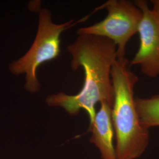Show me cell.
<instances>
[{"instance_id":"1","label":"cell","mask_w":159,"mask_h":159,"mask_svg":"<svg viewBox=\"0 0 159 159\" xmlns=\"http://www.w3.org/2000/svg\"><path fill=\"white\" fill-rule=\"evenodd\" d=\"M71 56V68L76 71L83 68L84 84L75 95L58 92L47 97L50 107H61L75 116L83 109L87 114L90 125L94 121L98 103L106 102L113 106L114 89L111 71L117 58V46L108 39L90 34H79L67 47Z\"/></svg>"},{"instance_id":"2","label":"cell","mask_w":159,"mask_h":159,"mask_svg":"<svg viewBox=\"0 0 159 159\" xmlns=\"http://www.w3.org/2000/svg\"><path fill=\"white\" fill-rule=\"evenodd\" d=\"M125 57L116 60L111 77L114 89L111 119L117 159H136L145 152L149 131L141 123L135 104L134 87L139 77Z\"/></svg>"},{"instance_id":"3","label":"cell","mask_w":159,"mask_h":159,"mask_svg":"<svg viewBox=\"0 0 159 159\" xmlns=\"http://www.w3.org/2000/svg\"><path fill=\"white\" fill-rule=\"evenodd\" d=\"M74 20L62 24L52 21L51 11L46 8L39 12V24L34 41L27 52L9 65L12 74L24 75L25 90L31 94L39 93L41 84L37 77V69L44 63L55 60L61 52L60 37L73 26Z\"/></svg>"},{"instance_id":"4","label":"cell","mask_w":159,"mask_h":159,"mask_svg":"<svg viewBox=\"0 0 159 159\" xmlns=\"http://www.w3.org/2000/svg\"><path fill=\"white\" fill-rule=\"evenodd\" d=\"M101 8L107 11L105 18L93 25L80 28L77 34H90L111 40L117 46V58H125L128 42L138 33L142 12L134 2L127 0H109Z\"/></svg>"},{"instance_id":"5","label":"cell","mask_w":159,"mask_h":159,"mask_svg":"<svg viewBox=\"0 0 159 159\" xmlns=\"http://www.w3.org/2000/svg\"><path fill=\"white\" fill-rule=\"evenodd\" d=\"M134 3L142 12L139 25V48L130 63L138 66L143 74L150 78L159 75V23L148 1L137 0Z\"/></svg>"},{"instance_id":"6","label":"cell","mask_w":159,"mask_h":159,"mask_svg":"<svg viewBox=\"0 0 159 159\" xmlns=\"http://www.w3.org/2000/svg\"><path fill=\"white\" fill-rule=\"evenodd\" d=\"M111 107L106 102L101 103L94 121L88 129V132L91 133L90 142L98 148L102 159H117Z\"/></svg>"},{"instance_id":"7","label":"cell","mask_w":159,"mask_h":159,"mask_svg":"<svg viewBox=\"0 0 159 159\" xmlns=\"http://www.w3.org/2000/svg\"><path fill=\"white\" fill-rule=\"evenodd\" d=\"M137 111L143 126L149 129L159 126V94L147 98H135Z\"/></svg>"},{"instance_id":"8","label":"cell","mask_w":159,"mask_h":159,"mask_svg":"<svg viewBox=\"0 0 159 159\" xmlns=\"http://www.w3.org/2000/svg\"><path fill=\"white\" fill-rule=\"evenodd\" d=\"M150 2L153 6L151 9L159 23V0H152Z\"/></svg>"}]
</instances>
